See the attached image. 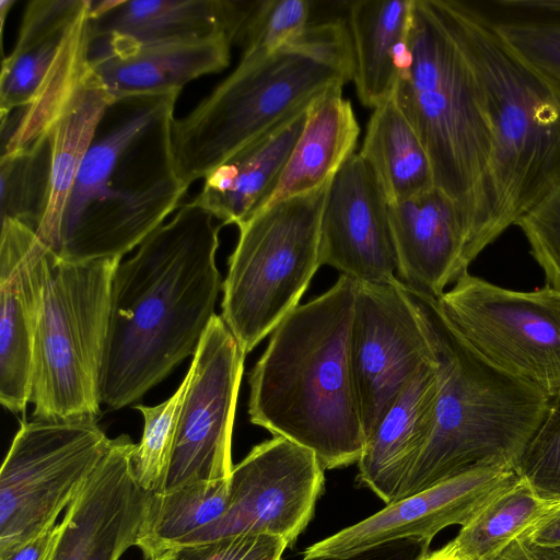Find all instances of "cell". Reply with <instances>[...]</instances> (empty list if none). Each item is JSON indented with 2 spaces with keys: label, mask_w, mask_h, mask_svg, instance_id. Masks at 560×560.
I'll return each mask as SVG.
<instances>
[{
  "label": "cell",
  "mask_w": 560,
  "mask_h": 560,
  "mask_svg": "<svg viewBox=\"0 0 560 560\" xmlns=\"http://www.w3.org/2000/svg\"><path fill=\"white\" fill-rule=\"evenodd\" d=\"M214 219L195 199L182 203L116 268L100 375L109 409L136 402L195 354L223 284Z\"/></svg>",
  "instance_id": "obj_1"
},
{
  "label": "cell",
  "mask_w": 560,
  "mask_h": 560,
  "mask_svg": "<svg viewBox=\"0 0 560 560\" xmlns=\"http://www.w3.org/2000/svg\"><path fill=\"white\" fill-rule=\"evenodd\" d=\"M180 91L127 96L105 108L77 174L54 254L122 258L180 207L172 141Z\"/></svg>",
  "instance_id": "obj_2"
},
{
  "label": "cell",
  "mask_w": 560,
  "mask_h": 560,
  "mask_svg": "<svg viewBox=\"0 0 560 560\" xmlns=\"http://www.w3.org/2000/svg\"><path fill=\"white\" fill-rule=\"evenodd\" d=\"M354 293L340 275L295 307L248 375L250 422L311 450L324 469L358 463L365 446L349 352Z\"/></svg>",
  "instance_id": "obj_3"
},
{
  "label": "cell",
  "mask_w": 560,
  "mask_h": 560,
  "mask_svg": "<svg viewBox=\"0 0 560 560\" xmlns=\"http://www.w3.org/2000/svg\"><path fill=\"white\" fill-rule=\"evenodd\" d=\"M448 1L493 136L474 224L476 258L560 186V89L520 60L465 0Z\"/></svg>",
  "instance_id": "obj_4"
},
{
  "label": "cell",
  "mask_w": 560,
  "mask_h": 560,
  "mask_svg": "<svg viewBox=\"0 0 560 560\" xmlns=\"http://www.w3.org/2000/svg\"><path fill=\"white\" fill-rule=\"evenodd\" d=\"M405 288L433 352L438 397L432 434L396 500L472 468H515L551 399L486 363L453 329L435 298Z\"/></svg>",
  "instance_id": "obj_5"
},
{
  "label": "cell",
  "mask_w": 560,
  "mask_h": 560,
  "mask_svg": "<svg viewBox=\"0 0 560 560\" xmlns=\"http://www.w3.org/2000/svg\"><path fill=\"white\" fill-rule=\"evenodd\" d=\"M393 97L460 215L468 256L493 136L485 93L448 0H412L407 56Z\"/></svg>",
  "instance_id": "obj_6"
},
{
  "label": "cell",
  "mask_w": 560,
  "mask_h": 560,
  "mask_svg": "<svg viewBox=\"0 0 560 560\" xmlns=\"http://www.w3.org/2000/svg\"><path fill=\"white\" fill-rule=\"evenodd\" d=\"M352 77L351 37L338 19L311 23L267 56L241 59L209 96L173 122L180 180L189 187L205 178L235 151Z\"/></svg>",
  "instance_id": "obj_7"
},
{
  "label": "cell",
  "mask_w": 560,
  "mask_h": 560,
  "mask_svg": "<svg viewBox=\"0 0 560 560\" xmlns=\"http://www.w3.org/2000/svg\"><path fill=\"white\" fill-rule=\"evenodd\" d=\"M120 261L66 260L48 249L33 349L34 420L97 421L112 281Z\"/></svg>",
  "instance_id": "obj_8"
},
{
  "label": "cell",
  "mask_w": 560,
  "mask_h": 560,
  "mask_svg": "<svg viewBox=\"0 0 560 560\" xmlns=\"http://www.w3.org/2000/svg\"><path fill=\"white\" fill-rule=\"evenodd\" d=\"M329 182L242 222L222 284L221 317L247 354L300 304L320 265Z\"/></svg>",
  "instance_id": "obj_9"
},
{
  "label": "cell",
  "mask_w": 560,
  "mask_h": 560,
  "mask_svg": "<svg viewBox=\"0 0 560 560\" xmlns=\"http://www.w3.org/2000/svg\"><path fill=\"white\" fill-rule=\"evenodd\" d=\"M436 302L486 363L550 398L560 393V292L510 290L467 271Z\"/></svg>",
  "instance_id": "obj_10"
},
{
  "label": "cell",
  "mask_w": 560,
  "mask_h": 560,
  "mask_svg": "<svg viewBox=\"0 0 560 560\" xmlns=\"http://www.w3.org/2000/svg\"><path fill=\"white\" fill-rule=\"evenodd\" d=\"M96 421H22L0 470V558L56 524L106 454Z\"/></svg>",
  "instance_id": "obj_11"
},
{
  "label": "cell",
  "mask_w": 560,
  "mask_h": 560,
  "mask_svg": "<svg viewBox=\"0 0 560 560\" xmlns=\"http://www.w3.org/2000/svg\"><path fill=\"white\" fill-rule=\"evenodd\" d=\"M245 352L221 316L208 325L190 364L164 490L230 479L232 434Z\"/></svg>",
  "instance_id": "obj_12"
},
{
  "label": "cell",
  "mask_w": 560,
  "mask_h": 560,
  "mask_svg": "<svg viewBox=\"0 0 560 560\" xmlns=\"http://www.w3.org/2000/svg\"><path fill=\"white\" fill-rule=\"evenodd\" d=\"M349 352L366 440L420 368L434 362L398 278L383 284L355 281Z\"/></svg>",
  "instance_id": "obj_13"
},
{
  "label": "cell",
  "mask_w": 560,
  "mask_h": 560,
  "mask_svg": "<svg viewBox=\"0 0 560 560\" xmlns=\"http://www.w3.org/2000/svg\"><path fill=\"white\" fill-rule=\"evenodd\" d=\"M323 485L315 453L273 435L233 466L225 511L196 542L254 534L281 537L291 546L311 521Z\"/></svg>",
  "instance_id": "obj_14"
},
{
  "label": "cell",
  "mask_w": 560,
  "mask_h": 560,
  "mask_svg": "<svg viewBox=\"0 0 560 560\" xmlns=\"http://www.w3.org/2000/svg\"><path fill=\"white\" fill-rule=\"evenodd\" d=\"M520 476L514 467H477L390 502L380 512L323 539L303 558L345 557L399 540L416 539L430 546L451 525H467Z\"/></svg>",
  "instance_id": "obj_15"
},
{
  "label": "cell",
  "mask_w": 560,
  "mask_h": 560,
  "mask_svg": "<svg viewBox=\"0 0 560 560\" xmlns=\"http://www.w3.org/2000/svg\"><path fill=\"white\" fill-rule=\"evenodd\" d=\"M388 201L370 164L353 153L330 179L319 228V260L357 282L397 277Z\"/></svg>",
  "instance_id": "obj_16"
},
{
  "label": "cell",
  "mask_w": 560,
  "mask_h": 560,
  "mask_svg": "<svg viewBox=\"0 0 560 560\" xmlns=\"http://www.w3.org/2000/svg\"><path fill=\"white\" fill-rule=\"evenodd\" d=\"M136 444L119 435L66 509L50 560H119L136 546L148 493L138 485Z\"/></svg>",
  "instance_id": "obj_17"
},
{
  "label": "cell",
  "mask_w": 560,
  "mask_h": 560,
  "mask_svg": "<svg viewBox=\"0 0 560 560\" xmlns=\"http://www.w3.org/2000/svg\"><path fill=\"white\" fill-rule=\"evenodd\" d=\"M1 221L0 401L12 412H23L31 399L48 248L28 225L13 219Z\"/></svg>",
  "instance_id": "obj_18"
},
{
  "label": "cell",
  "mask_w": 560,
  "mask_h": 560,
  "mask_svg": "<svg viewBox=\"0 0 560 560\" xmlns=\"http://www.w3.org/2000/svg\"><path fill=\"white\" fill-rule=\"evenodd\" d=\"M387 211L398 279L413 290L440 298L471 262L456 206L434 187L388 203Z\"/></svg>",
  "instance_id": "obj_19"
},
{
  "label": "cell",
  "mask_w": 560,
  "mask_h": 560,
  "mask_svg": "<svg viewBox=\"0 0 560 560\" xmlns=\"http://www.w3.org/2000/svg\"><path fill=\"white\" fill-rule=\"evenodd\" d=\"M241 1H91L93 47H129L232 37Z\"/></svg>",
  "instance_id": "obj_20"
},
{
  "label": "cell",
  "mask_w": 560,
  "mask_h": 560,
  "mask_svg": "<svg viewBox=\"0 0 560 560\" xmlns=\"http://www.w3.org/2000/svg\"><path fill=\"white\" fill-rule=\"evenodd\" d=\"M229 38L90 48V66L112 101L136 95L182 91L201 75L225 69L231 60Z\"/></svg>",
  "instance_id": "obj_21"
},
{
  "label": "cell",
  "mask_w": 560,
  "mask_h": 560,
  "mask_svg": "<svg viewBox=\"0 0 560 560\" xmlns=\"http://www.w3.org/2000/svg\"><path fill=\"white\" fill-rule=\"evenodd\" d=\"M308 106L279 121L209 172L194 199L222 225H240L258 212L304 129Z\"/></svg>",
  "instance_id": "obj_22"
},
{
  "label": "cell",
  "mask_w": 560,
  "mask_h": 560,
  "mask_svg": "<svg viewBox=\"0 0 560 560\" xmlns=\"http://www.w3.org/2000/svg\"><path fill=\"white\" fill-rule=\"evenodd\" d=\"M436 397L433 362L420 368L365 440L359 478L386 504L396 500L432 434Z\"/></svg>",
  "instance_id": "obj_23"
},
{
  "label": "cell",
  "mask_w": 560,
  "mask_h": 560,
  "mask_svg": "<svg viewBox=\"0 0 560 560\" xmlns=\"http://www.w3.org/2000/svg\"><path fill=\"white\" fill-rule=\"evenodd\" d=\"M412 0L348 3L353 56L352 81L359 101L375 108L393 96L407 56Z\"/></svg>",
  "instance_id": "obj_24"
},
{
  "label": "cell",
  "mask_w": 560,
  "mask_h": 560,
  "mask_svg": "<svg viewBox=\"0 0 560 560\" xmlns=\"http://www.w3.org/2000/svg\"><path fill=\"white\" fill-rule=\"evenodd\" d=\"M359 135V124L350 101L342 96V86H334L314 100L307 108L304 129L261 209L329 182L355 153Z\"/></svg>",
  "instance_id": "obj_25"
},
{
  "label": "cell",
  "mask_w": 560,
  "mask_h": 560,
  "mask_svg": "<svg viewBox=\"0 0 560 560\" xmlns=\"http://www.w3.org/2000/svg\"><path fill=\"white\" fill-rule=\"evenodd\" d=\"M88 0H33L0 75V118L30 104Z\"/></svg>",
  "instance_id": "obj_26"
},
{
  "label": "cell",
  "mask_w": 560,
  "mask_h": 560,
  "mask_svg": "<svg viewBox=\"0 0 560 560\" xmlns=\"http://www.w3.org/2000/svg\"><path fill=\"white\" fill-rule=\"evenodd\" d=\"M112 102L91 69L56 118L48 136L51 147L49 198L44 219L36 231L40 242L54 253L67 200L95 128Z\"/></svg>",
  "instance_id": "obj_27"
},
{
  "label": "cell",
  "mask_w": 560,
  "mask_h": 560,
  "mask_svg": "<svg viewBox=\"0 0 560 560\" xmlns=\"http://www.w3.org/2000/svg\"><path fill=\"white\" fill-rule=\"evenodd\" d=\"M91 1L71 25L37 92L24 108L1 118V156L14 153L48 133L90 70Z\"/></svg>",
  "instance_id": "obj_28"
},
{
  "label": "cell",
  "mask_w": 560,
  "mask_h": 560,
  "mask_svg": "<svg viewBox=\"0 0 560 560\" xmlns=\"http://www.w3.org/2000/svg\"><path fill=\"white\" fill-rule=\"evenodd\" d=\"M359 153L373 168L388 203L435 187L428 153L393 96L373 108Z\"/></svg>",
  "instance_id": "obj_29"
},
{
  "label": "cell",
  "mask_w": 560,
  "mask_h": 560,
  "mask_svg": "<svg viewBox=\"0 0 560 560\" xmlns=\"http://www.w3.org/2000/svg\"><path fill=\"white\" fill-rule=\"evenodd\" d=\"M526 66L560 89V0H465Z\"/></svg>",
  "instance_id": "obj_30"
},
{
  "label": "cell",
  "mask_w": 560,
  "mask_h": 560,
  "mask_svg": "<svg viewBox=\"0 0 560 560\" xmlns=\"http://www.w3.org/2000/svg\"><path fill=\"white\" fill-rule=\"evenodd\" d=\"M228 493L229 479L148 493L136 542L144 560L177 546L195 544L223 515Z\"/></svg>",
  "instance_id": "obj_31"
},
{
  "label": "cell",
  "mask_w": 560,
  "mask_h": 560,
  "mask_svg": "<svg viewBox=\"0 0 560 560\" xmlns=\"http://www.w3.org/2000/svg\"><path fill=\"white\" fill-rule=\"evenodd\" d=\"M553 504L540 499L521 478L492 499L451 540L464 560H497L516 537L525 533Z\"/></svg>",
  "instance_id": "obj_32"
},
{
  "label": "cell",
  "mask_w": 560,
  "mask_h": 560,
  "mask_svg": "<svg viewBox=\"0 0 560 560\" xmlns=\"http://www.w3.org/2000/svg\"><path fill=\"white\" fill-rule=\"evenodd\" d=\"M50 160L48 133L0 158L1 220H18L38 230L48 205Z\"/></svg>",
  "instance_id": "obj_33"
},
{
  "label": "cell",
  "mask_w": 560,
  "mask_h": 560,
  "mask_svg": "<svg viewBox=\"0 0 560 560\" xmlns=\"http://www.w3.org/2000/svg\"><path fill=\"white\" fill-rule=\"evenodd\" d=\"M311 11L306 0L242 1L232 44L242 48L241 59L267 56L305 31Z\"/></svg>",
  "instance_id": "obj_34"
},
{
  "label": "cell",
  "mask_w": 560,
  "mask_h": 560,
  "mask_svg": "<svg viewBox=\"0 0 560 560\" xmlns=\"http://www.w3.org/2000/svg\"><path fill=\"white\" fill-rule=\"evenodd\" d=\"M191 378L187 371L176 392L158 406L136 405L144 419L142 439L132 454L135 477L147 493L163 492L174 450L178 417Z\"/></svg>",
  "instance_id": "obj_35"
},
{
  "label": "cell",
  "mask_w": 560,
  "mask_h": 560,
  "mask_svg": "<svg viewBox=\"0 0 560 560\" xmlns=\"http://www.w3.org/2000/svg\"><path fill=\"white\" fill-rule=\"evenodd\" d=\"M515 469L542 500L560 502V393L520 456Z\"/></svg>",
  "instance_id": "obj_36"
},
{
  "label": "cell",
  "mask_w": 560,
  "mask_h": 560,
  "mask_svg": "<svg viewBox=\"0 0 560 560\" xmlns=\"http://www.w3.org/2000/svg\"><path fill=\"white\" fill-rule=\"evenodd\" d=\"M517 225L542 269L546 285L560 292V186L521 218Z\"/></svg>",
  "instance_id": "obj_37"
},
{
  "label": "cell",
  "mask_w": 560,
  "mask_h": 560,
  "mask_svg": "<svg viewBox=\"0 0 560 560\" xmlns=\"http://www.w3.org/2000/svg\"><path fill=\"white\" fill-rule=\"evenodd\" d=\"M288 542L270 535H234L182 545L151 560H282Z\"/></svg>",
  "instance_id": "obj_38"
},
{
  "label": "cell",
  "mask_w": 560,
  "mask_h": 560,
  "mask_svg": "<svg viewBox=\"0 0 560 560\" xmlns=\"http://www.w3.org/2000/svg\"><path fill=\"white\" fill-rule=\"evenodd\" d=\"M429 547L416 539H399L345 557H314L303 560H416Z\"/></svg>",
  "instance_id": "obj_39"
},
{
  "label": "cell",
  "mask_w": 560,
  "mask_h": 560,
  "mask_svg": "<svg viewBox=\"0 0 560 560\" xmlns=\"http://www.w3.org/2000/svg\"><path fill=\"white\" fill-rule=\"evenodd\" d=\"M497 560H560V546L536 542L523 533L511 541Z\"/></svg>",
  "instance_id": "obj_40"
},
{
  "label": "cell",
  "mask_w": 560,
  "mask_h": 560,
  "mask_svg": "<svg viewBox=\"0 0 560 560\" xmlns=\"http://www.w3.org/2000/svg\"><path fill=\"white\" fill-rule=\"evenodd\" d=\"M60 534L55 524L0 560H50Z\"/></svg>",
  "instance_id": "obj_41"
},
{
  "label": "cell",
  "mask_w": 560,
  "mask_h": 560,
  "mask_svg": "<svg viewBox=\"0 0 560 560\" xmlns=\"http://www.w3.org/2000/svg\"><path fill=\"white\" fill-rule=\"evenodd\" d=\"M525 534L536 542L560 546V502L553 504Z\"/></svg>",
  "instance_id": "obj_42"
},
{
  "label": "cell",
  "mask_w": 560,
  "mask_h": 560,
  "mask_svg": "<svg viewBox=\"0 0 560 560\" xmlns=\"http://www.w3.org/2000/svg\"><path fill=\"white\" fill-rule=\"evenodd\" d=\"M416 560H464L454 550L451 541L440 549L427 551Z\"/></svg>",
  "instance_id": "obj_43"
},
{
  "label": "cell",
  "mask_w": 560,
  "mask_h": 560,
  "mask_svg": "<svg viewBox=\"0 0 560 560\" xmlns=\"http://www.w3.org/2000/svg\"><path fill=\"white\" fill-rule=\"evenodd\" d=\"M15 3V0H1L0 1V28H1V38L3 36V27H4V20L12 8V5Z\"/></svg>",
  "instance_id": "obj_44"
}]
</instances>
